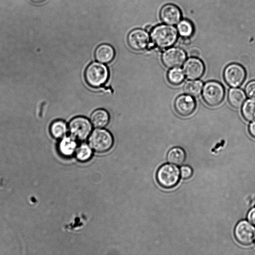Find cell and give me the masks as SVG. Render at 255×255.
Returning a JSON list of instances; mask_svg holds the SVG:
<instances>
[{
    "instance_id": "6da1fadb",
    "label": "cell",
    "mask_w": 255,
    "mask_h": 255,
    "mask_svg": "<svg viewBox=\"0 0 255 255\" xmlns=\"http://www.w3.org/2000/svg\"><path fill=\"white\" fill-rule=\"evenodd\" d=\"M109 77L107 67L103 63L94 62L86 67L84 72L85 80L93 88H98L105 84Z\"/></svg>"
},
{
    "instance_id": "7a4b0ae2",
    "label": "cell",
    "mask_w": 255,
    "mask_h": 255,
    "mask_svg": "<svg viewBox=\"0 0 255 255\" xmlns=\"http://www.w3.org/2000/svg\"><path fill=\"white\" fill-rule=\"evenodd\" d=\"M177 37V30L172 26L161 24L155 26L151 32V38L158 47L165 48L172 46Z\"/></svg>"
},
{
    "instance_id": "3957f363",
    "label": "cell",
    "mask_w": 255,
    "mask_h": 255,
    "mask_svg": "<svg viewBox=\"0 0 255 255\" xmlns=\"http://www.w3.org/2000/svg\"><path fill=\"white\" fill-rule=\"evenodd\" d=\"M90 146L96 152L102 153L109 151L114 144V138L111 133L106 129L96 128L88 138Z\"/></svg>"
},
{
    "instance_id": "277c9868",
    "label": "cell",
    "mask_w": 255,
    "mask_h": 255,
    "mask_svg": "<svg viewBox=\"0 0 255 255\" xmlns=\"http://www.w3.org/2000/svg\"><path fill=\"white\" fill-rule=\"evenodd\" d=\"M180 171L175 165L165 164L158 169L156 173V179L159 184L165 188H171L178 183Z\"/></svg>"
},
{
    "instance_id": "5b68a950",
    "label": "cell",
    "mask_w": 255,
    "mask_h": 255,
    "mask_svg": "<svg viewBox=\"0 0 255 255\" xmlns=\"http://www.w3.org/2000/svg\"><path fill=\"white\" fill-rule=\"evenodd\" d=\"M92 125L91 121L86 117L78 116L70 121L68 128L71 136L76 140L83 141L92 132Z\"/></svg>"
},
{
    "instance_id": "8992f818",
    "label": "cell",
    "mask_w": 255,
    "mask_h": 255,
    "mask_svg": "<svg viewBox=\"0 0 255 255\" xmlns=\"http://www.w3.org/2000/svg\"><path fill=\"white\" fill-rule=\"evenodd\" d=\"M225 89L223 85L214 81L206 82L202 90V97L205 102L210 106L220 104L224 99Z\"/></svg>"
},
{
    "instance_id": "52a82bcc",
    "label": "cell",
    "mask_w": 255,
    "mask_h": 255,
    "mask_svg": "<svg viewBox=\"0 0 255 255\" xmlns=\"http://www.w3.org/2000/svg\"><path fill=\"white\" fill-rule=\"evenodd\" d=\"M226 83L232 87H238L244 82L246 77L244 68L237 63L228 65L224 71Z\"/></svg>"
},
{
    "instance_id": "ba28073f",
    "label": "cell",
    "mask_w": 255,
    "mask_h": 255,
    "mask_svg": "<svg viewBox=\"0 0 255 255\" xmlns=\"http://www.w3.org/2000/svg\"><path fill=\"white\" fill-rule=\"evenodd\" d=\"M186 53L180 48L172 47L166 50L162 54L161 60L165 66L169 68L180 67L185 62Z\"/></svg>"
},
{
    "instance_id": "9c48e42d",
    "label": "cell",
    "mask_w": 255,
    "mask_h": 255,
    "mask_svg": "<svg viewBox=\"0 0 255 255\" xmlns=\"http://www.w3.org/2000/svg\"><path fill=\"white\" fill-rule=\"evenodd\" d=\"M235 236L240 243L244 245H250L255 240V228L249 222L241 221L235 229Z\"/></svg>"
},
{
    "instance_id": "30bf717a",
    "label": "cell",
    "mask_w": 255,
    "mask_h": 255,
    "mask_svg": "<svg viewBox=\"0 0 255 255\" xmlns=\"http://www.w3.org/2000/svg\"><path fill=\"white\" fill-rule=\"evenodd\" d=\"M128 43L129 47L135 51L143 50L149 46V37L146 31L135 29L128 34Z\"/></svg>"
},
{
    "instance_id": "8fae6325",
    "label": "cell",
    "mask_w": 255,
    "mask_h": 255,
    "mask_svg": "<svg viewBox=\"0 0 255 255\" xmlns=\"http://www.w3.org/2000/svg\"><path fill=\"white\" fill-rule=\"evenodd\" d=\"M196 107L195 99L190 95H181L176 99L174 108L180 116L187 117L193 113Z\"/></svg>"
},
{
    "instance_id": "7c38bea8",
    "label": "cell",
    "mask_w": 255,
    "mask_h": 255,
    "mask_svg": "<svg viewBox=\"0 0 255 255\" xmlns=\"http://www.w3.org/2000/svg\"><path fill=\"white\" fill-rule=\"evenodd\" d=\"M183 70L186 77L191 80L200 78L204 74L205 66L203 62L195 57L186 60L183 66Z\"/></svg>"
},
{
    "instance_id": "4fadbf2b",
    "label": "cell",
    "mask_w": 255,
    "mask_h": 255,
    "mask_svg": "<svg viewBox=\"0 0 255 255\" xmlns=\"http://www.w3.org/2000/svg\"><path fill=\"white\" fill-rule=\"evenodd\" d=\"M161 20L165 23L173 25L177 24L180 19L181 12L177 6L172 4L164 5L160 12Z\"/></svg>"
},
{
    "instance_id": "5bb4252c",
    "label": "cell",
    "mask_w": 255,
    "mask_h": 255,
    "mask_svg": "<svg viewBox=\"0 0 255 255\" xmlns=\"http://www.w3.org/2000/svg\"><path fill=\"white\" fill-rule=\"evenodd\" d=\"M94 55L97 61L107 64L113 61L115 56V51L111 45L102 44L96 48Z\"/></svg>"
},
{
    "instance_id": "9a60e30c",
    "label": "cell",
    "mask_w": 255,
    "mask_h": 255,
    "mask_svg": "<svg viewBox=\"0 0 255 255\" xmlns=\"http://www.w3.org/2000/svg\"><path fill=\"white\" fill-rule=\"evenodd\" d=\"M77 143L76 139L71 135L64 136L58 144V150L61 155L65 157L72 156L76 151Z\"/></svg>"
},
{
    "instance_id": "2e32d148",
    "label": "cell",
    "mask_w": 255,
    "mask_h": 255,
    "mask_svg": "<svg viewBox=\"0 0 255 255\" xmlns=\"http://www.w3.org/2000/svg\"><path fill=\"white\" fill-rule=\"evenodd\" d=\"M90 121L95 127L103 128L109 124L110 115L105 109H97L91 114Z\"/></svg>"
},
{
    "instance_id": "e0dca14e",
    "label": "cell",
    "mask_w": 255,
    "mask_h": 255,
    "mask_svg": "<svg viewBox=\"0 0 255 255\" xmlns=\"http://www.w3.org/2000/svg\"><path fill=\"white\" fill-rule=\"evenodd\" d=\"M246 96L245 92L240 88H231L228 93V100L234 108L239 109L242 107Z\"/></svg>"
},
{
    "instance_id": "ac0fdd59",
    "label": "cell",
    "mask_w": 255,
    "mask_h": 255,
    "mask_svg": "<svg viewBox=\"0 0 255 255\" xmlns=\"http://www.w3.org/2000/svg\"><path fill=\"white\" fill-rule=\"evenodd\" d=\"M167 158L170 163L177 165H181L185 160L186 154L182 148L175 147L168 151Z\"/></svg>"
},
{
    "instance_id": "d6986e66",
    "label": "cell",
    "mask_w": 255,
    "mask_h": 255,
    "mask_svg": "<svg viewBox=\"0 0 255 255\" xmlns=\"http://www.w3.org/2000/svg\"><path fill=\"white\" fill-rule=\"evenodd\" d=\"M68 129L66 123L62 120L54 121L50 128L51 135L56 139H61L65 136Z\"/></svg>"
},
{
    "instance_id": "ffe728a7",
    "label": "cell",
    "mask_w": 255,
    "mask_h": 255,
    "mask_svg": "<svg viewBox=\"0 0 255 255\" xmlns=\"http://www.w3.org/2000/svg\"><path fill=\"white\" fill-rule=\"evenodd\" d=\"M242 113L244 118L249 122L255 121V100L249 99L243 104Z\"/></svg>"
},
{
    "instance_id": "44dd1931",
    "label": "cell",
    "mask_w": 255,
    "mask_h": 255,
    "mask_svg": "<svg viewBox=\"0 0 255 255\" xmlns=\"http://www.w3.org/2000/svg\"><path fill=\"white\" fill-rule=\"evenodd\" d=\"M203 89V83L200 80H193L186 82L184 87L186 94L191 96H199Z\"/></svg>"
},
{
    "instance_id": "7402d4cb",
    "label": "cell",
    "mask_w": 255,
    "mask_h": 255,
    "mask_svg": "<svg viewBox=\"0 0 255 255\" xmlns=\"http://www.w3.org/2000/svg\"><path fill=\"white\" fill-rule=\"evenodd\" d=\"M184 71L178 67L173 68L167 73L168 81L172 84L177 85L181 83L184 80Z\"/></svg>"
},
{
    "instance_id": "603a6c76",
    "label": "cell",
    "mask_w": 255,
    "mask_h": 255,
    "mask_svg": "<svg viewBox=\"0 0 255 255\" xmlns=\"http://www.w3.org/2000/svg\"><path fill=\"white\" fill-rule=\"evenodd\" d=\"M92 150L88 144L82 143L76 151V156L77 159L82 162L89 160L92 157Z\"/></svg>"
},
{
    "instance_id": "cb8c5ba5",
    "label": "cell",
    "mask_w": 255,
    "mask_h": 255,
    "mask_svg": "<svg viewBox=\"0 0 255 255\" xmlns=\"http://www.w3.org/2000/svg\"><path fill=\"white\" fill-rule=\"evenodd\" d=\"M177 29L180 35L184 37L190 36L193 32V25L187 20L181 21L178 24Z\"/></svg>"
},
{
    "instance_id": "d4e9b609",
    "label": "cell",
    "mask_w": 255,
    "mask_h": 255,
    "mask_svg": "<svg viewBox=\"0 0 255 255\" xmlns=\"http://www.w3.org/2000/svg\"><path fill=\"white\" fill-rule=\"evenodd\" d=\"M245 93L249 98L255 99V80L250 81L246 85Z\"/></svg>"
},
{
    "instance_id": "484cf974",
    "label": "cell",
    "mask_w": 255,
    "mask_h": 255,
    "mask_svg": "<svg viewBox=\"0 0 255 255\" xmlns=\"http://www.w3.org/2000/svg\"><path fill=\"white\" fill-rule=\"evenodd\" d=\"M193 174L192 168L188 166H182L180 169V175L182 178L188 179L190 178Z\"/></svg>"
},
{
    "instance_id": "4316f807",
    "label": "cell",
    "mask_w": 255,
    "mask_h": 255,
    "mask_svg": "<svg viewBox=\"0 0 255 255\" xmlns=\"http://www.w3.org/2000/svg\"><path fill=\"white\" fill-rule=\"evenodd\" d=\"M248 219L250 223L255 226V207L249 212Z\"/></svg>"
},
{
    "instance_id": "83f0119b",
    "label": "cell",
    "mask_w": 255,
    "mask_h": 255,
    "mask_svg": "<svg viewBox=\"0 0 255 255\" xmlns=\"http://www.w3.org/2000/svg\"><path fill=\"white\" fill-rule=\"evenodd\" d=\"M249 131L250 134L255 138V121L250 124L249 127Z\"/></svg>"
},
{
    "instance_id": "f1b7e54d",
    "label": "cell",
    "mask_w": 255,
    "mask_h": 255,
    "mask_svg": "<svg viewBox=\"0 0 255 255\" xmlns=\"http://www.w3.org/2000/svg\"><path fill=\"white\" fill-rule=\"evenodd\" d=\"M31 0L35 3H40V2L44 1L45 0Z\"/></svg>"
},
{
    "instance_id": "f546056e",
    "label": "cell",
    "mask_w": 255,
    "mask_h": 255,
    "mask_svg": "<svg viewBox=\"0 0 255 255\" xmlns=\"http://www.w3.org/2000/svg\"><path fill=\"white\" fill-rule=\"evenodd\" d=\"M151 29V27L150 25H147L145 27V30L147 31H150Z\"/></svg>"
}]
</instances>
